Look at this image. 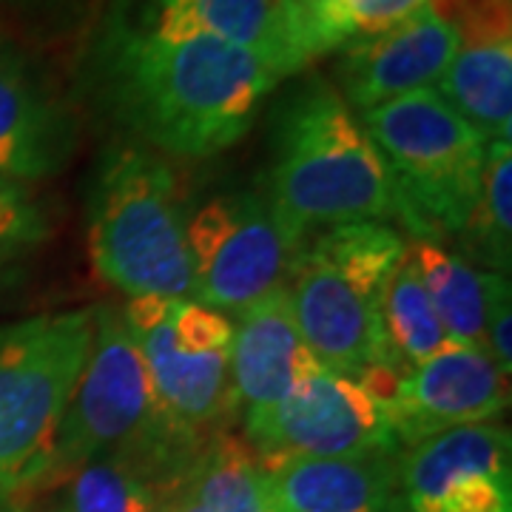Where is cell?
<instances>
[{
	"mask_svg": "<svg viewBox=\"0 0 512 512\" xmlns=\"http://www.w3.org/2000/svg\"><path fill=\"white\" fill-rule=\"evenodd\" d=\"M86 77L117 126L180 160L237 146L282 83L256 52L217 37L131 35L111 26L94 40Z\"/></svg>",
	"mask_w": 512,
	"mask_h": 512,
	"instance_id": "cell-1",
	"label": "cell"
},
{
	"mask_svg": "<svg viewBox=\"0 0 512 512\" xmlns=\"http://www.w3.org/2000/svg\"><path fill=\"white\" fill-rule=\"evenodd\" d=\"M205 444L165 413L123 308H94L92 350L57 430L49 484L89 461L114 458L160 501H174Z\"/></svg>",
	"mask_w": 512,
	"mask_h": 512,
	"instance_id": "cell-2",
	"label": "cell"
},
{
	"mask_svg": "<svg viewBox=\"0 0 512 512\" xmlns=\"http://www.w3.org/2000/svg\"><path fill=\"white\" fill-rule=\"evenodd\" d=\"M265 200L299 245L339 222L396 220L379 148L330 77L311 74L279 106L271 128Z\"/></svg>",
	"mask_w": 512,
	"mask_h": 512,
	"instance_id": "cell-3",
	"label": "cell"
},
{
	"mask_svg": "<svg viewBox=\"0 0 512 512\" xmlns=\"http://www.w3.org/2000/svg\"><path fill=\"white\" fill-rule=\"evenodd\" d=\"M407 242L387 222H339L299 242L285 288L316 362L356 379L370 367L399 370L382 330V296ZM402 373V370H399Z\"/></svg>",
	"mask_w": 512,
	"mask_h": 512,
	"instance_id": "cell-4",
	"label": "cell"
},
{
	"mask_svg": "<svg viewBox=\"0 0 512 512\" xmlns=\"http://www.w3.org/2000/svg\"><path fill=\"white\" fill-rule=\"evenodd\" d=\"M89 256L97 276L134 296L194 302L177 177L146 146H111L89 194Z\"/></svg>",
	"mask_w": 512,
	"mask_h": 512,
	"instance_id": "cell-5",
	"label": "cell"
},
{
	"mask_svg": "<svg viewBox=\"0 0 512 512\" xmlns=\"http://www.w3.org/2000/svg\"><path fill=\"white\" fill-rule=\"evenodd\" d=\"M359 117L387 165L396 220L416 239L458 237L481 194L490 140L436 89L387 100Z\"/></svg>",
	"mask_w": 512,
	"mask_h": 512,
	"instance_id": "cell-6",
	"label": "cell"
},
{
	"mask_svg": "<svg viewBox=\"0 0 512 512\" xmlns=\"http://www.w3.org/2000/svg\"><path fill=\"white\" fill-rule=\"evenodd\" d=\"M94 339V308L0 325V493L49 484L60 421Z\"/></svg>",
	"mask_w": 512,
	"mask_h": 512,
	"instance_id": "cell-7",
	"label": "cell"
},
{
	"mask_svg": "<svg viewBox=\"0 0 512 512\" xmlns=\"http://www.w3.org/2000/svg\"><path fill=\"white\" fill-rule=\"evenodd\" d=\"M194 302L239 313L285 285L296 242L262 191L222 194L185 217Z\"/></svg>",
	"mask_w": 512,
	"mask_h": 512,
	"instance_id": "cell-8",
	"label": "cell"
},
{
	"mask_svg": "<svg viewBox=\"0 0 512 512\" xmlns=\"http://www.w3.org/2000/svg\"><path fill=\"white\" fill-rule=\"evenodd\" d=\"M242 427V439L254 447L259 464L404 450L387 407L356 379L325 367L305 376L276 407Z\"/></svg>",
	"mask_w": 512,
	"mask_h": 512,
	"instance_id": "cell-9",
	"label": "cell"
},
{
	"mask_svg": "<svg viewBox=\"0 0 512 512\" xmlns=\"http://www.w3.org/2000/svg\"><path fill=\"white\" fill-rule=\"evenodd\" d=\"M165 413L202 444L237 416L231 393V348L205 350L183 339L171 319V299L134 296L123 308Z\"/></svg>",
	"mask_w": 512,
	"mask_h": 512,
	"instance_id": "cell-10",
	"label": "cell"
},
{
	"mask_svg": "<svg viewBox=\"0 0 512 512\" xmlns=\"http://www.w3.org/2000/svg\"><path fill=\"white\" fill-rule=\"evenodd\" d=\"M410 512H512V439L501 424H467L402 450Z\"/></svg>",
	"mask_w": 512,
	"mask_h": 512,
	"instance_id": "cell-11",
	"label": "cell"
},
{
	"mask_svg": "<svg viewBox=\"0 0 512 512\" xmlns=\"http://www.w3.org/2000/svg\"><path fill=\"white\" fill-rule=\"evenodd\" d=\"M510 407V376L487 350L450 345L399 376L387 416L404 450L453 427L490 424Z\"/></svg>",
	"mask_w": 512,
	"mask_h": 512,
	"instance_id": "cell-12",
	"label": "cell"
},
{
	"mask_svg": "<svg viewBox=\"0 0 512 512\" xmlns=\"http://www.w3.org/2000/svg\"><path fill=\"white\" fill-rule=\"evenodd\" d=\"M458 46L456 32L427 3L382 35L342 49L330 83L350 109L362 114L404 94L436 89Z\"/></svg>",
	"mask_w": 512,
	"mask_h": 512,
	"instance_id": "cell-13",
	"label": "cell"
},
{
	"mask_svg": "<svg viewBox=\"0 0 512 512\" xmlns=\"http://www.w3.org/2000/svg\"><path fill=\"white\" fill-rule=\"evenodd\" d=\"M316 370L322 365L299 333L285 285L237 313L231 339V393L242 424L268 413Z\"/></svg>",
	"mask_w": 512,
	"mask_h": 512,
	"instance_id": "cell-14",
	"label": "cell"
},
{
	"mask_svg": "<svg viewBox=\"0 0 512 512\" xmlns=\"http://www.w3.org/2000/svg\"><path fill=\"white\" fill-rule=\"evenodd\" d=\"M265 493L288 512H410L402 450L262 464Z\"/></svg>",
	"mask_w": 512,
	"mask_h": 512,
	"instance_id": "cell-15",
	"label": "cell"
},
{
	"mask_svg": "<svg viewBox=\"0 0 512 512\" xmlns=\"http://www.w3.org/2000/svg\"><path fill=\"white\" fill-rule=\"evenodd\" d=\"M74 146L66 103L18 55L0 49V177L20 185L55 177Z\"/></svg>",
	"mask_w": 512,
	"mask_h": 512,
	"instance_id": "cell-16",
	"label": "cell"
},
{
	"mask_svg": "<svg viewBox=\"0 0 512 512\" xmlns=\"http://www.w3.org/2000/svg\"><path fill=\"white\" fill-rule=\"evenodd\" d=\"M274 6L276 0H114L106 26L131 35L217 37L274 69Z\"/></svg>",
	"mask_w": 512,
	"mask_h": 512,
	"instance_id": "cell-17",
	"label": "cell"
},
{
	"mask_svg": "<svg viewBox=\"0 0 512 512\" xmlns=\"http://www.w3.org/2000/svg\"><path fill=\"white\" fill-rule=\"evenodd\" d=\"M436 92L490 143H510L512 37L461 43Z\"/></svg>",
	"mask_w": 512,
	"mask_h": 512,
	"instance_id": "cell-18",
	"label": "cell"
},
{
	"mask_svg": "<svg viewBox=\"0 0 512 512\" xmlns=\"http://www.w3.org/2000/svg\"><path fill=\"white\" fill-rule=\"evenodd\" d=\"M427 3L430 0H330L279 40V77L288 80L319 57L342 52L356 40L382 35L396 23L416 15Z\"/></svg>",
	"mask_w": 512,
	"mask_h": 512,
	"instance_id": "cell-19",
	"label": "cell"
},
{
	"mask_svg": "<svg viewBox=\"0 0 512 512\" xmlns=\"http://www.w3.org/2000/svg\"><path fill=\"white\" fill-rule=\"evenodd\" d=\"M407 256L413 259L450 342L484 350L487 302L495 271H478L461 254L427 239L410 242Z\"/></svg>",
	"mask_w": 512,
	"mask_h": 512,
	"instance_id": "cell-20",
	"label": "cell"
},
{
	"mask_svg": "<svg viewBox=\"0 0 512 512\" xmlns=\"http://www.w3.org/2000/svg\"><path fill=\"white\" fill-rule=\"evenodd\" d=\"M180 493L200 512H268L265 476L254 447L228 430L208 439Z\"/></svg>",
	"mask_w": 512,
	"mask_h": 512,
	"instance_id": "cell-21",
	"label": "cell"
},
{
	"mask_svg": "<svg viewBox=\"0 0 512 512\" xmlns=\"http://www.w3.org/2000/svg\"><path fill=\"white\" fill-rule=\"evenodd\" d=\"M382 330L387 350L402 373L453 345L407 251L384 288Z\"/></svg>",
	"mask_w": 512,
	"mask_h": 512,
	"instance_id": "cell-22",
	"label": "cell"
},
{
	"mask_svg": "<svg viewBox=\"0 0 512 512\" xmlns=\"http://www.w3.org/2000/svg\"><path fill=\"white\" fill-rule=\"evenodd\" d=\"M467 262H481L487 271L507 274L512 259V148L490 143L484 180L476 208L458 234Z\"/></svg>",
	"mask_w": 512,
	"mask_h": 512,
	"instance_id": "cell-23",
	"label": "cell"
},
{
	"mask_svg": "<svg viewBox=\"0 0 512 512\" xmlns=\"http://www.w3.org/2000/svg\"><path fill=\"white\" fill-rule=\"evenodd\" d=\"M165 504L131 467L97 458L72 473L69 512H160Z\"/></svg>",
	"mask_w": 512,
	"mask_h": 512,
	"instance_id": "cell-24",
	"label": "cell"
},
{
	"mask_svg": "<svg viewBox=\"0 0 512 512\" xmlns=\"http://www.w3.org/2000/svg\"><path fill=\"white\" fill-rule=\"evenodd\" d=\"M461 43L512 37V0H430Z\"/></svg>",
	"mask_w": 512,
	"mask_h": 512,
	"instance_id": "cell-25",
	"label": "cell"
},
{
	"mask_svg": "<svg viewBox=\"0 0 512 512\" xmlns=\"http://www.w3.org/2000/svg\"><path fill=\"white\" fill-rule=\"evenodd\" d=\"M49 225L20 183L0 177V251H20L46 239Z\"/></svg>",
	"mask_w": 512,
	"mask_h": 512,
	"instance_id": "cell-26",
	"label": "cell"
},
{
	"mask_svg": "<svg viewBox=\"0 0 512 512\" xmlns=\"http://www.w3.org/2000/svg\"><path fill=\"white\" fill-rule=\"evenodd\" d=\"M484 350L493 359L495 367L510 376L512 373V296L510 276L493 274L490 285V302H487V333H484Z\"/></svg>",
	"mask_w": 512,
	"mask_h": 512,
	"instance_id": "cell-27",
	"label": "cell"
},
{
	"mask_svg": "<svg viewBox=\"0 0 512 512\" xmlns=\"http://www.w3.org/2000/svg\"><path fill=\"white\" fill-rule=\"evenodd\" d=\"M330 0H276L274 6V49H271V63H274V72L279 74L276 69V46H279V40L291 32L293 26H299L302 20L308 18L311 12H316L319 6H325ZM282 80V77H279Z\"/></svg>",
	"mask_w": 512,
	"mask_h": 512,
	"instance_id": "cell-28",
	"label": "cell"
},
{
	"mask_svg": "<svg viewBox=\"0 0 512 512\" xmlns=\"http://www.w3.org/2000/svg\"><path fill=\"white\" fill-rule=\"evenodd\" d=\"M18 254L20 251H0V291L18 279Z\"/></svg>",
	"mask_w": 512,
	"mask_h": 512,
	"instance_id": "cell-29",
	"label": "cell"
},
{
	"mask_svg": "<svg viewBox=\"0 0 512 512\" xmlns=\"http://www.w3.org/2000/svg\"><path fill=\"white\" fill-rule=\"evenodd\" d=\"M165 510L168 512H200V507H197V504H194L188 495L180 493L177 498H174V501H171V504H165Z\"/></svg>",
	"mask_w": 512,
	"mask_h": 512,
	"instance_id": "cell-30",
	"label": "cell"
},
{
	"mask_svg": "<svg viewBox=\"0 0 512 512\" xmlns=\"http://www.w3.org/2000/svg\"><path fill=\"white\" fill-rule=\"evenodd\" d=\"M265 495H268V493H265ZM268 512H288V510H282L279 504H274V501H271V495H268Z\"/></svg>",
	"mask_w": 512,
	"mask_h": 512,
	"instance_id": "cell-31",
	"label": "cell"
},
{
	"mask_svg": "<svg viewBox=\"0 0 512 512\" xmlns=\"http://www.w3.org/2000/svg\"><path fill=\"white\" fill-rule=\"evenodd\" d=\"M160 512H168V510H165V507H163V510H160Z\"/></svg>",
	"mask_w": 512,
	"mask_h": 512,
	"instance_id": "cell-32",
	"label": "cell"
}]
</instances>
